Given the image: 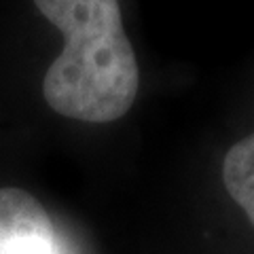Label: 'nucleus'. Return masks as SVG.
Here are the masks:
<instances>
[{
  "instance_id": "obj_1",
  "label": "nucleus",
  "mask_w": 254,
  "mask_h": 254,
  "mask_svg": "<svg viewBox=\"0 0 254 254\" xmlns=\"http://www.w3.org/2000/svg\"><path fill=\"white\" fill-rule=\"evenodd\" d=\"M64 36L43 95L51 110L85 123L121 119L138 95L140 72L119 0H34Z\"/></svg>"
},
{
  "instance_id": "obj_2",
  "label": "nucleus",
  "mask_w": 254,
  "mask_h": 254,
  "mask_svg": "<svg viewBox=\"0 0 254 254\" xmlns=\"http://www.w3.org/2000/svg\"><path fill=\"white\" fill-rule=\"evenodd\" d=\"M0 254H62L49 214L23 189H0Z\"/></svg>"
},
{
  "instance_id": "obj_3",
  "label": "nucleus",
  "mask_w": 254,
  "mask_h": 254,
  "mask_svg": "<svg viewBox=\"0 0 254 254\" xmlns=\"http://www.w3.org/2000/svg\"><path fill=\"white\" fill-rule=\"evenodd\" d=\"M222 182L254 225V133L227 150L222 161Z\"/></svg>"
}]
</instances>
